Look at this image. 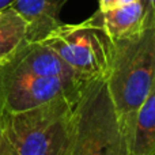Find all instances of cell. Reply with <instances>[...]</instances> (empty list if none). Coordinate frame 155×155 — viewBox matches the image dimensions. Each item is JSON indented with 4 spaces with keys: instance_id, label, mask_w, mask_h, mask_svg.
<instances>
[{
    "instance_id": "cell-1",
    "label": "cell",
    "mask_w": 155,
    "mask_h": 155,
    "mask_svg": "<svg viewBox=\"0 0 155 155\" xmlns=\"http://www.w3.org/2000/svg\"><path fill=\"white\" fill-rule=\"evenodd\" d=\"M105 83L127 147L137 110L155 83V22L146 21L137 34L112 41Z\"/></svg>"
},
{
    "instance_id": "cell-10",
    "label": "cell",
    "mask_w": 155,
    "mask_h": 155,
    "mask_svg": "<svg viewBox=\"0 0 155 155\" xmlns=\"http://www.w3.org/2000/svg\"><path fill=\"white\" fill-rule=\"evenodd\" d=\"M26 41V23L23 19L10 7L0 11V67Z\"/></svg>"
},
{
    "instance_id": "cell-2",
    "label": "cell",
    "mask_w": 155,
    "mask_h": 155,
    "mask_svg": "<svg viewBox=\"0 0 155 155\" xmlns=\"http://www.w3.org/2000/svg\"><path fill=\"white\" fill-rule=\"evenodd\" d=\"M82 90L34 109L0 114V155H61Z\"/></svg>"
},
{
    "instance_id": "cell-14",
    "label": "cell",
    "mask_w": 155,
    "mask_h": 155,
    "mask_svg": "<svg viewBox=\"0 0 155 155\" xmlns=\"http://www.w3.org/2000/svg\"><path fill=\"white\" fill-rule=\"evenodd\" d=\"M140 2V0H117V5H125V4H132V3ZM116 5V7H117Z\"/></svg>"
},
{
    "instance_id": "cell-11",
    "label": "cell",
    "mask_w": 155,
    "mask_h": 155,
    "mask_svg": "<svg viewBox=\"0 0 155 155\" xmlns=\"http://www.w3.org/2000/svg\"><path fill=\"white\" fill-rule=\"evenodd\" d=\"M143 8H144L146 21L155 22V0H140Z\"/></svg>"
},
{
    "instance_id": "cell-8",
    "label": "cell",
    "mask_w": 155,
    "mask_h": 155,
    "mask_svg": "<svg viewBox=\"0 0 155 155\" xmlns=\"http://www.w3.org/2000/svg\"><path fill=\"white\" fill-rule=\"evenodd\" d=\"M95 14L102 30L110 41L132 37L146 25L144 8L140 2L117 5L107 11L98 10Z\"/></svg>"
},
{
    "instance_id": "cell-6",
    "label": "cell",
    "mask_w": 155,
    "mask_h": 155,
    "mask_svg": "<svg viewBox=\"0 0 155 155\" xmlns=\"http://www.w3.org/2000/svg\"><path fill=\"white\" fill-rule=\"evenodd\" d=\"M2 72L29 74L45 78L82 79L42 41L23 42L0 67ZM86 80V79H83Z\"/></svg>"
},
{
    "instance_id": "cell-7",
    "label": "cell",
    "mask_w": 155,
    "mask_h": 155,
    "mask_svg": "<svg viewBox=\"0 0 155 155\" xmlns=\"http://www.w3.org/2000/svg\"><path fill=\"white\" fill-rule=\"evenodd\" d=\"M67 0H14L12 8L26 23L29 42L44 41L61 25L60 14Z\"/></svg>"
},
{
    "instance_id": "cell-5",
    "label": "cell",
    "mask_w": 155,
    "mask_h": 155,
    "mask_svg": "<svg viewBox=\"0 0 155 155\" xmlns=\"http://www.w3.org/2000/svg\"><path fill=\"white\" fill-rule=\"evenodd\" d=\"M87 82L0 71V114L34 109L57 98L79 93Z\"/></svg>"
},
{
    "instance_id": "cell-15",
    "label": "cell",
    "mask_w": 155,
    "mask_h": 155,
    "mask_svg": "<svg viewBox=\"0 0 155 155\" xmlns=\"http://www.w3.org/2000/svg\"><path fill=\"white\" fill-rule=\"evenodd\" d=\"M0 142H2V125H0Z\"/></svg>"
},
{
    "instance_id": "cell-3",
    "label": "cell",
    "mask_w": 155,
    "mask_h": 155,
    "mask_svg": "<svg viewBox=\"0 0 155 155\" xmlns=\"http://www.w3.org/2000/svg\"><path fill=\"white\" fill-rule=\"evenodd\" d=\"M61 155H127L105 78L91 79L84 84Z\"/></svg>"
},
{
    "instance_id": "cell-12",
    "label": "cell",
    "mask_w": 155,
    "mask_h": 155,
    "mask_svg": "<svg viewBox=\"0 0 155 155\" xmlns=\"http://www.w3.org/2000/svg\"><path fill=\"white\" fill-rule=\"evenodd\" d=\"M117 5V0H98V10L99 11H107L112 10Z\"/></svg>"
},
{
    "instance_id": "cell-13",
    "label": "cell",
    "mask_w": 155,
    "mask_h": 155,
    "mask_svg": "<svg viewBox=\"0 0 155 155\" xmlns=\"http://www.w3.org/2000/svg\"><path fill=\"white\" fill-rule=\"evenodd\" d=\"M12 2H14V0H0V11L8 8L11 4H12Z\"/></svg>"
},
{
    "instance_id": "cell-9",
    "label": "cell",
    "mask_w": 155,
    "mask_h": 155,
    "mask_svg": "<svg viewBox=\"0 0 155 155\" xmlns=\"http://www.w3.org/2000/svg\"><path fill=\"white\" fill-rule=\"evenodd\" d=\"M127 155H155V83L135 117Z\"/></svg>"
},
{
    "instance_id": "cell-4",
    "label": "cell",
    "mask_w": 155,
    "mask_h": 155,
    "mask_svg": "<svg viewBox=\"0 0 155 155\" xmlns=\"http://www.w3.org/2000/svg\"><path fill=\"white\" fill-rule=\"evenodd\" d=\"M42 42L82 79L105 78L109 71L112 41L95 12L80 23H61Z\"/></svg>"
}]
</instances>
